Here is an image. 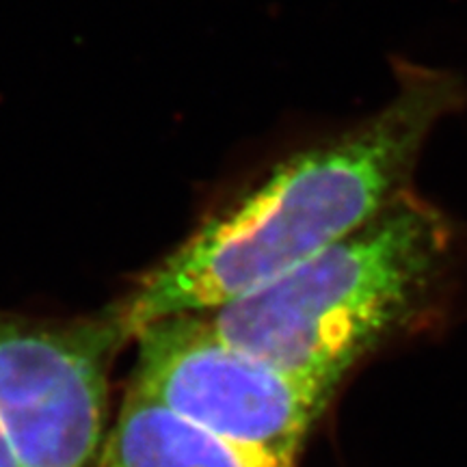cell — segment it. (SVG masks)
<instances>
[{
    "mask_svg": "<svg viewBox=\"0 0 467 467\" xmlns=\"http://www.w3.org/2000/svg\"><path fill=\"white\" fill-rule=\"evenodd\" d=\"M463 104L454 74L400 66L381 109L275 162L117 301L132 340L265 288L370 223L413 191L426 141Z\"/></svg>",
    "mask_w": 467,
    "mask_h": 467,
    "instance_id": "1",
    "label": "cell"
},
{
    "mask_svg": "<svg viewBox=\"0 0 467 467\" xmlns=\"http://www.w3.org/2000/svg\"><path fill=\"white\" fill-rule=\"evenodd\" d=\"M452 251L451 219L411 191L265 288L197 314L234 347L334 392L433 299Z\"/></svg>",
    "mask_w": 467,
    "mask_h": 467,
    "instance_id": "2",
    "label": "cell"
},
{
    "mask_svg": "<svg viewBox=\"0 0 467 467\" xmlns=\"http://www.w3.org/2000/svg\"><path fill=\"white\" fill-rule=\"evenodd\" d=\"M130 389L271 467H296L331 392L234 347L200 314L143 327Z\"/></svg>",
    "mask_w": 467,
    "mask_h": 467,
    "instance_id": "3",
    "label": "cell"
},
{
    "mask_svg": "<svg viewBox=\"0 0 467 467\" xmlns=\"http://www.w3.org/2000/svg\"><path fill=\"white\" fill-rule=\"evenodd\" d=\"M130 340L119 303L72 318L0 309V426L22 467H98L110 368Z\"/></svg>",
    "mask_w": 467,
    "mask_h": 467,
    "instance_id": "4",
    "label": "cell"
},
{
    "mask_svg": "<svg viewBox=\"0 0 467 467\" xmlns=\"http://www.w3.org/2000/svg\"><path fill=\"white\" fill-rule=\"evenodd\" d=\"M98 467H271L128 388Z\"/></svg>",
    "mask_w": 467,
    "mask_h": 467,
    "instance_id": "5",
    "label": "cell"
},
{
    "mask_svg": "<svg viewBox=\"0 0 467 467\" xmlns=\"http://www.w3.org/2000/svg\"><path fill=\"white\" fill-rule=\"evenodd\" d=\"M0 467H22L14 448H11L7 435H5L3 426H0Z\"/></svg>",
    "mask_w": 467,
    "mask_h": 467,
    "instance_id": "6",
    "label": "cell"
}]
</instances>
